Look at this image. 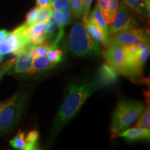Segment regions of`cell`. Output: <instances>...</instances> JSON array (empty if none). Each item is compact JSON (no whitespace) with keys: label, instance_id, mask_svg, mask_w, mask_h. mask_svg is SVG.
Returning <instances> with one entry per match:
<instances>
[{"label":"cell","instance_id":"cell-8","mask_svg":"<svg viewBox=\"0 0 150 150\" xmlns=\"http://www.w3.org/2000/svg\"><path fill=\"white\" fill-rule=\"evenodd\" d=\"M104 58L115 70L123 76H127V63L124 45L108 43L104 52Z\"/></svg>","mask_w":150,"mask_h":150},{"label":"cell","instance_id":"cell-13","mask_svg":"<svg viewBox=\"0 0 150 150\" xmlns=\"http://www.w3.org/2000/svg\"><path fill=\"white\" fill-rule=\"evenodd\" d=\"M83 25L89 35L97 42L102 43L105 46L108 44V35L106 34L97 24L88 17L83 18Z\"/></svg>","mask_w":150,"mask_h":150},{"label":"cell","instance_id":"cell-1","mask_svg":"<svg viewBox=\"0 0 150 150\" xmlns=\"http://www.w3.org/2000/svg\"><path fill=\"white\" fill-rule=\"evenodd\" d=\"M98 88L95 80H79L70 83L54 121L50 135L52 141L61 129L78 113L86 100Z\"/></svg>","mask_w":150,"mask_h":150},{"label":"cell","instance_id":"cell-6","mask_svg":"<svg viewBox=\"0 0 150 150\" xmlns=\"http://www.w3.org/2000/svg\"><path fill=\"white\" fill-rule=\"evenodd\" d=\"M138 42L149 43V31L144 28H134L127 31L110 34L108 36V43L125 45Z\"/></svg>","mask_w":150,"mask_h":150},{"label":"cell","instance_id":"cell-18","mask_svg":"<svg viewBox=\"0 0 150 150\" xmlns=\"http://www.w3.org/2000/svg\"><path fill=\"white\" fill-rule=\"evenodd\" d=\"M39 138V133L36 130L29 131L25 136V150H33L38 149V140Z\"/></svg>","mask_w":150,"mask_h":150},{"label":"cell","instance_id":"cell-31","mask_svg":"<svg viewBox=\"0 0 150 150\" xmlns=\"http://www.w3.org/2000/svg\"><path fill=\"white\" fill-rule=\"evenodd\" d=\"M0 107H1V106H0Z\"/></svg>","mask_w":150,"mask_h":150},{"label":"cell","instance_id":"cell-17","mask_svg":"<svg viewBox=\"0 0 150 150\" xmlns=\"http://www.w3.org/2000/svg\"><path fill=\"white\" fill-rule=\"evenodd\" d=\"M88 18L91 20H93L94 22H95L99 27L103 30V31L106 33V34L108 35V24H106V21H105L104 17H103L102 12H101L100 9H99L98 4L97 3L95 5L93 11H91V13L88 15Z\"/></svg>","mask_w":150,"mask_h":150},{"label":"cell","instance_id":"cell-2","mask_svg":"<svg viewBox=\"0 0 150 150\" xmlns=\"http://www.w3.org/2000/svg\"><path fill=\"white\" fill-rule=\"evenodd\" d=\"M144 109L145 104L139 101L122 100L118 103L110 124L112 138L128 129L140 117Z\"/></svg>","mask_w":150,"mask_h":150},{"label":"cell","instance_id":"cell-12","mask_svg":"<svg viewBox=\"0 0 150 150\" xmlns=\"http://www.w3.org/2000/svg\"><path fill=\"white\" fill-rule=\"evenodd\" d=\"M29 46L24 52L17 56L14 64V70L16 73H18V74L29 73L30 74L31 72V69H32L33 56L30 54L29 50Z\"/></svg>","mask_w":150,"mask_h":150},{"label":"cell","instance_id":"cell-3","mask_svg":"<svg viewBox=\"0 0 150 150\" xmlns=\"http://www.w3.org/2000/svg\"><path fill=\"white\" fill-rule=\"evenodd\" d=\"M67 48L78 56L99 55L100 47L84 28L83 23L76 22L73 24L67 39Z\"/></svg>","mask_w":150,"mask_h":150},{"label":"cell","instance_id":"cell-26","mask_svg":"<svg viewBox=\"0 0 150 150\" xmlns=\"http://www.w3.org/2000/svg\"><path fill=\"white\" fill-rule=\"evenodd\" d=\"M36 6L39 8H52L53 0H35Z\"/></svg>","mask_w":150,"mask_h":150},{"label":"cell","instance_id":"cell-21","mask_svg":"<svg viewBox=\"0 0 150 150\" xmlns=\"http://www.w3.org/2000/svg\"><path fill=\"white\" fill-rule=\"evenodd\" d=\"M10 145L17 149H25V132L20 131L14 138L10 141Z\"/></svg>","mask_w":150,"mask_h":150},{"label":"cell","instance_id":"cell-28","mask_svg":"<svg viewBox=\"0 0 150 150\" xmlns=\"http://www.w3.org/2000/svg\"><path fill=\"white\" fill-rule=\"evenodd\" d=\"M5 74V72H3L2 70H0V81H1V78H2V76H3V75Z\"/></svg>","mask_w":150,"mask_h":150},{"label":"cell","instance_id":"cell-15","mask_svg":"<svg viewBox=\"0 0 150 150\" xmlns=\"http://www.w3.org/2000/svg\"><path fill=\"white\" fill-rule=\"evenodd\" d=\"M117 136L123 138L129 142L139 141V140H149L150 131L149 129L141 128V127H134L126 129Z\"/></svg>","mask_w":150,"mask_h":150},{"label":"cell","instance_id":"cell-9","mask_svg":"<svg viewBox=\"0 0 150 150\" xmlns=\"http://www.w3.org/2000/svg\"><path fill=\"white\" fill-rule=\"evenodd\" d=\"M23 29L24 24H22L13 32H10L3 40L0 41V54L2 55L13 54L22 46H29L24 38Z\"/></svg>","mask_w":150,"mask_h":150},{"label":"cell","instance_id":"cell-19","mask_svg":"<svg viewBox=\"0 0 150 150\" xmlns=\"http://www.w3.org/2000/svg\"><path fill=\"white\" fill-rule=\"evenodd\" d=\"M53 16L52 8H39L38 9L35 24L47 22Z\"/></svg>","mask_w":150,"mask_h":150},{"label":"cell","instance_id":"cell-10","mask_svg":"<svg viewBox=\"0 0 150 150\" xmlns=\"http://www.w3.org/2000/svg\"><path fill=\"white\" fill-rule=\"evenodd\" d=\"M117 75L118 72L115 69L106 62L99 69L95 81L99 87L107 86L117 81Z\"/></svg>","mask_w":150,"mask_h":150},{"label":"cell","instance_id":"cell-7","mask_svg":"<svg viewBox=\"0 0 150 150\" xmlns=\"http://www.w3.org/2000/svg\"><path fill=\"white\" fill-rule=\"evenodd\" d=\"M136 27H137V22L132 11L121 0L119 1L115 20L108 28V34L127 31Z\"/></svg>","mask_w":150,"mask_h":150},{"label":"cell","instance_id":"cell-4","mask_svg":"<svg viewBox=\"0 0 150 150\" xmlns=\"http://www.w3.org/2000/svg\"><path fill=\"white\" fill-rule=\"evenodd\" d=\"M27 97L25 94L18 93L0 107V133L10 131L17 125L23 111Z\"/></svg>","mask_w":150,"mask_h":150},{"label":"cell","instance_id":"cell-29","mask_svg":"<svg viewBox=\"0 0 150 150\" xmlns=\"http://www.w3.org/2000/svg\"><path fill=\"white\" fill-rule=\"evenodd\" d=\"M3 59H4V55L0 54V63H1V61H3Z\"/></svg>","mask_w":150,"mask_h":150},{"label":"cell","instance_id":"cell-22","mask_svg":"<svg viewBox=\"0 0 150 150\" xmlns=\"http://www.w3.org/2000/svg\"><path fill=\"white\" fill-rule=\"evenodd\" d=\"M47 56L49 60L55 65L61 63L64 59L63 52L58 47L52 48V50H50L47 54Z\"/></svg>","mask_w":150,"mask_h":150},{"label":"cell","instance_id":"cell-25","mask_svg":"<svg viewBox=\"0 0 150 150\" xmlns=\"http://www.w3.org/2000/svg\"><path fill=\"white\" fill-rule=\"evenodd\" d=\"M95 0H81L82 6H83V18H88L91 11V7L92 3Z\"/></svg>","mask_w":150,"mask_h":150},{"label":"cell","instance_id":"cell-11","mask_svg":"<svg viewBox=\"0 0 150 150\" xmlns=\"http://www.w3.org/2000/svg\"><path fill=\"white\" fill-rule=\"evenodd\" d=\"M119 1V0H97L99 8L108 25H111L115 20Z\"/></svg>","mask_w":150,"mask_h":150},{"label":"cell","instance_id":"cell-30","mask_svg":"<svg viewBox=\"0 0 150 150\" xmlns=\"http://www.w3.org/2000/svg\"><path fill=\"white\" fill-rule=\"evenodd\" d=\"M2 104H3V103H0V106H1Z\"/></svg>","mask_w":150,"mask_h":150},{"label":"cell","instance_id":"cell-16","mask_svg":"<svg viewBox=\"0 0 150 150\" xmlns=\"http://www.w3.org/2000/svg\"><path fill=\"white\" fill-rule=\"evenodd\" d=\"M55 65V64L52 63L49 60L46 55L33 58L32 69H31L30 74H33L37 72H45V71L53 68Z\"/></svg>","mask_w":150,"mask_h":150},{"label":"cell","instance_id":"cell-20","mask_svg":"<svg viewBox=\"0 0 150 150\" xmlns=\"http://www.w3.org/2000/svg\"><path fill=\"white\" fill-rule=\"evenodd\" d=\"M147 106L145 109H144L142 114L140 116L139 120L136 123V127H141V128L149 129L150 127V107H149V101L148 99L147 103Z\"/></svg>","mask_w":150,"mask_h":150},{"label":"cell","instance_id":"cell-24","mask_svg":"<svg viewBox=\"0 0 150 150\" xmlns=\"http://www.w3.org/2000/svg\"><path fill=\"white\" fill-rule=\"evenodd\" d=\"M38 9V7L35 6L33 8L31 9V10L27 14V16H26V22L25 23H24V24H25L27 27L35 24Z\"/></svg>","mask_w":150,"mask_h":150},{"label":"cell","instance_id":"cell-5","mask_svg":"<svg viewBox=\"0 0 150 150\" xmlns=\"http://www.w3.org/2000/svg\"><path fill=\"white\" fill-rule=\"evenodd\" d=\"M127 63V76H140L142 68L149 56V43L138 42L124 45Z\"/></svg>","mask_w":150,"mask_h":150},{"label":"cell","instance_id":"cell-27","mask_svg":"<svg viewBox=\"0 0 150 150\" xmlns=\"http://www.w3.org/2000/svg\"><path fill=\"white\" fill-rule=\"evenodd\" d=\"M9 33H10V32L7 31V30L0 29V41L3 40L4 39L6 38L8 36Z\"/></svg>","mask_w":150,"mask_h":150},{"label":"cell","instance_id":"cell-14","mask_svg":"<svg viewBox=\"0 0 150 150\" xmlns=\"http://www.w3.org/2000/svg\"><path fill=\"white\" fill-rule=\"evenodd\" d=\"M134 14L144 20H149L150 0H122Z\"/></svg>","mask_w":150,"mask_h":150},{"label":"cell","instance_id":"cell-23","mask_svg":"<svg viewBox=\"0 0 150 150\" xmlns=\"http://www.w3.org/2000/svg\"><path fill=\"white\" fill-rule=\"evenodd\" d=\"M71 11L76 18H80L83 16V6L81 0H68Z\"/></svg>","mask_w":150,"mask_h":150}]
</instances>
